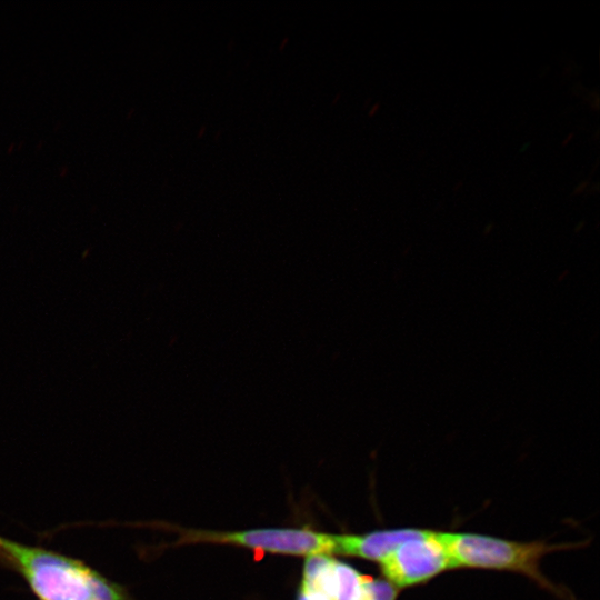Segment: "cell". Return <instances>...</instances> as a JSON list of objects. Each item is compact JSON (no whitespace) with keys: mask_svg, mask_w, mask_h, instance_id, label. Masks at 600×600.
Instances as JSON below:
<instances>
[{"mask_svg":"<svg viewBox=\"0 0 600 600\" xmlns=\"http://www.w3.org/2000/svg\"><path fill=\"white\" fill-rule=\"evenodd\" d=\"M397 587L383 579H364L362 600H396Z\"/></svg>","mask_w":600,"mask_h":600,"instance_id":"52a82bcc","label":"cell"},{"mask_svg":"<svg viewBox=\"0 0 600 600\" xmlns=\"http://www.w3.org/2000/svg\"><path fill=\"white\" fill-rule=\"evenodd\" d=\"M441 538L451 558L452 568H482L516 571L534 580L547 590L563 596L540 570L541 559L554 550L581 544H549L542 541L517 542L477 533H447Z\"/></svg>","mask_w":600,"mask_h":600,"instance_id":"7a4b0ae2","label":"cell"},{"mask_svg":"<svg viewBox=\"0 0 600 600\" xmlns=\"http://www.w3.org/2000/svg\"><path fill=\"white\" fill-rule=\"evenodd\" d=\"M0 566L18 573L38 600H130L124 587L83 561L2 536Z\"/></svg>","mask_w":600,"mask_h":600,"instance_id":"6da1fadb","label":"cell"},{"mask_svg":"<svg viewBox=\"0 0 600 600\" xmlns=\"http://www.w3.org/2000/svg\"><path fill=\"white\" fill-rule=\"evenodd\" d=\"M178 533L174 544L214 543L284 556L333 554L334 534L309 528H252L219 531L172 527Z\"/></svg>","mask_w":600,"mask_h":600,"instance_id":"3957f363","label":"cell"},{"mask_svg":"<svg viewBox=\"0 0 600 600\" xmlns=\"http://www.w3.org/2000/svg\"><path fill=\"white\" fill-rule=\"evenodd\" d=\"M430 530L398 528L360 534H334L333 554L382 561L401 543L427 536Z\"/></svg>","mask_w":600,"mask_h":600,"instance_id":"5b68a950","label":"cell"},{"mask_svg":"<svg viewBox=\"0 0 600 600\" xmlns=\"http://www.w3.org/2000/svg\"><path fill=\"white\" fill-rule=\"evenodd\" d=\"M297 600H332V599L319 590L299 586Z\"/></svg>","mask_w":600,"mask_h":600,"instance_id":"ba28073f","label":"cell"},{"mask_svg":"<svg viewBox=\"0 0 600 600\" xmlns=\"http://www.w3.org/2000/svg\"><path fill=\"white\" fill-rule=\"evenodd\" d=\"M386 580L394 587H411L452 568L441 532L406 541L379 562Z\"/></svg>","mask_w":600,"mask_h":600,"instance_id":"277c9868","label":"cell"},{"mask_svg":"<svg viewBox=\"0 0 600 600\" xmlns=\"http://www.w3.org/2000/svg\"><path fill=\"white\" fill-rule=\"evenodd\" d=\"M364 579L348 563L334 560L333 600H362Z\"/></svg>","mask_w":600,"mask_h":600,"instance_id":"8992f818","label":"cell"}]
</instances>
